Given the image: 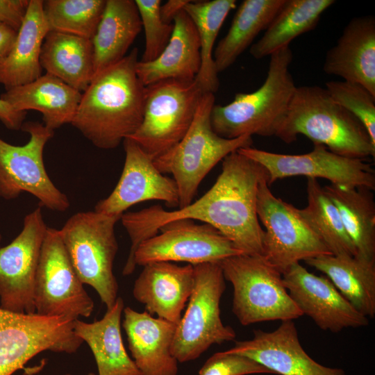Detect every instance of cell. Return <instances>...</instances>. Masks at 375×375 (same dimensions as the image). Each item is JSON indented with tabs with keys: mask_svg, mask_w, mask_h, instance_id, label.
I'll return each mask as SVG.
<instances>
[{
	"mask_svg": "<svg viewBox=\"0 0 375 375\" xmlns=\"http://www.w3.org/2000/svg\"><path fill=\"white\" fill-rule=\"evenodd\" d=\"M250 213L251 201L239 172L233 162L225 159L214 185L188 206L170 211L156 205L122 215L120 220L131 242L122 274L128 276L134 272V254L141 243L157 235L167 224L177 220H199L208 224L242 251L250 242Z\"/></svg>",
	"mask_w": 375,
	"mask_h": 375,
	"instance_id": "obj_1",
	"label": "cell"
},
{
	"mask_svg": "<svg viewBox=\"0 0 375 375\" xmlns=\"http://www.w3.org/2000/svg\"><path fill=\"white\" fill-rule=\"evenodd\" d=\"M138 49L95 74L82 92L71 124L95 147H117L140 126L144 106V88L135 67Z\"/></svg>",
	"mask_w": 375,
	"mask_h": 375,
	"instance_id": "obj_2",
	"label": "cell"
},
{
	"mask_svg": "<svg viewBox=\"0 0 375 375\" xmlns=\"http://www.w3.org/2000/svg\"><path fill=\"white\" fill-rule=\"evenodd\" d=\"M299 135L342 156H375V146L362 124L319 85L296 87L274 135L290 144Z\"/></svg>",
	"mask_w": 375,
	"mask_h": 375,
	"instance_id": "obj_3",
	"label": "cell"
},
{
	"mask_svg": "<svg viewBox=\"0 0 375 375\" xmlns=\"http://www.w3.org/2000/svg\"><path fill=\"white\" fill-rule=\"evenodd\" d=\"M292 60L290 47L277 51L270 56L266 78L258 89L238 92L226 105L215 103L210 123L215 133L226 139L274 135L297 87L289 70Z\"/></svg>",
	"mask_w": 375,
	"mask_h": 375,
	"instance_id": "obj_4",
	"label": "cell"
},
{
	"mask_svg": "<svg viewBox=\"0 0 375 375\" xmlns=\"http://www.w3.org/2000/svg\"><path fill=\"white\" fill-rule=\"evenodd\" d=\"M215 101L214 94L204 92L184 137L153 160L162 174H172L178 192V208L192 202L201 182L219 161L253 143L252 136L249 135L226 139L215 133L210 123Z\"/></svg>",
	"mask_w": 375,
	"mask_h": 375,
	"instance_id": "obj_5",
	"label": "cell"
},
{
	"mask_svg": "<svg viewBox=\"0 0 375 375\" xmlns=\"http://www.w3.org/2000/svg\"><path fill=\"white\" fill-rule=\"evenodd\" d=\"M219 263L225 280L233 285L232 311L242 325L303 316L284 285L282 274L264 256L240 254Z\"/></svg>",
	"mask_w": 375,
	"mask_h": 375,
	"instance_id": "obj_6",
	"label": "cell"
},
{
	"mask_svg": "<svg viewBox=\"0 0 375 375\" xmlns=\"http://www.w3.org/2000/svg\"><path fill=\"white\" fill-rule=\"evenodd\" d=\"M120 218L94 210L79 212L59 230L78 278L96 290L107 310L117 298L113 263L118 250L115 226Z\"/></svg>",
	"mask_w": 375,
	"mask_h": 375,
	"instance_id": "obj_7",
	"label": "cell"
},
{
	"mask_svg": "<svg viewBox=\"0 0 375 375\" xmlns=\"http://www.w3.org/2000/svg\"><path fill=\"white\" fill-rule=\"evenodd\" d=\"M193 266V290L170 349L178 362L194 360L212 344L233 340L236 335L221 319L219 304L226 284L219 263Z\"/></svg>",
	"mask_w": 375,
	"mask_h": 375,
	"instance_id": "obj_8",
	"label": "cell"
},
{
	"mask_svg": "<svg viewBox=\"0 0 375 375\" xmlns=\"http://www.w3.org/2000/svg\"><path fill=\"white\" fill-rule=\"evenodd\" d=\"M144 87L143 119L129 138L154 160L184 137L204 92L195 79H165Z\"/></svg>",
	"mask_w": 375,
	"mask_h": 375,
	"instance_id": "obj_9",
	"label": "cell"
},
{
	"mask_svg": "<svg viewBox=\"0 0 375 375\" xmlns=\"http://www.w3.org/2000/svg\"><path fill=\"white\" fill-rule=\"evenodd\" d=\"M257 214L265 228L262 256L282 274L301 260L332 254L299 209L274 196L267 176L258 187Z\"/></svg>",
	"mask_w": 375,
	"mask_h": 375,
	"instance_id": "obj_10",
	"label": "cell"
},
{
	"mask_svg": "<svg viewBox=\"0 0 375 375\" xmlns=\"http://www.w3.org/2000/svg\"><path fill=\"white\" fill-rule=\"evenodd\" d=\"M29 134L28 142L15 146L0 138V197L16 199L26 192L36 197L41 206L63 212L69 199L50 179L43 160V151L54 131L38 122H24L22 128Z\"/></svg>",
	"mask_w": 375,
	"mask_h": 375,
	"instance_id": "obj_11",
	"label": "cell"
},
{
	"mask_svg": "<svg viewBox=\"0 0 375 375\" xmlns=\"http://www.w3.org/2000/svg\"><path fill=\"white\" fill-rule=\"evenodd\" d=\"M35 312L72 321L89 317L94 301L84 289L59 230L48 227L41 248L34 285Z\"/></svg>",
	"mask_w": 375,
	"mask_h": 375,
	"instance_id": "obj_12",
	"label": "cell"
},
{
	"mask_svg": "<svg viewBox=\"0 0 375 375\" xmlns=\"http://www.w3.org/2000/svg\"><path fill=\"white\" fill-rule=\"evenodd\" d=\"M74 321L36 313H17L0 307V375H12L44 351L75 353L83 341Z\"/></svg>",
	"mask_w": 375,
	"mask_h": 375,
	"instance_id": "obj_13",
	"label": "cell"
},
{
	"mask_svg": "<svg viewBox=\"0 0 375 375\" xmlns=\"http://www.w3.org/2000/svg\"><path fill=\"white\" fill-rule=\"evenodd\" d=\"M238 152L262 165L270 185L276 180L297 176L322 178L331 183L347 188L375 189V174L371 164L365 160L338 155L322 144H314L312 151L300 155L272 153L251 147Z\"/></svg>",
	"mask_w": 375,
	"mask_h": 375,
	"instance_id": "obj_14",
	"label": "cell"
},
{
	"mask_svg": "<svg viewBox=\"0 0 375 375\" xmlns=\"http://www.w3.org/2000/svg\"><path fill=\"white\" fill-rule=\"evenodd\" d=\"M160 234L144 241L134 254L135 266L154 262H186L192 265L219 262L244 254L215 227L183 219L162 226Z\"/></svg>",
	"mask_w": 375,
	"mask_h": 375,
	"instance_id": "obj_15",
	"label": "cell"
},
{
	"mask_svg": "<svg viewBox=\"0 0 375 375\" xmlns=\"http://www.w3.org/2000/svg\"><path fill=\"white\" fill-rule=\"evenodd\" d=\"M48 226L41 208L26 215L19 234L0 248V307L33 314L34 285L43 240Z\"/></svg>",
	"mask_w": 375,
	"mask_h": 375,
	"instance_id": "obj_16",
	"label": "cell"
},
{
	"mask_svg": "<svg viewBox=\"0 0 375 375\" xmlns=\"http://www.w3.org/2000/svg\"><path fill=\"white\" fill-rule=\"evenodd\" d=\"M123 144L125 160L121 176L110 195L96 204L94 211L121 217L132 206L149 200L178 206L174 180L163 176L154 165L153 158L133 140L127 138Z\"/></svg>",
	"mask_w": 375,
	"mask_h": 375,
	"instance_id": "obj_17",
	"label": "cell"
},
{
	"mask_svg": "<svg viewBox=\"0 0 375 375\" xmlns=\"http://www.w3.org/2000/svg\"><path fill=\"white\" fill-rule=\"evenodd\" d=\"M282 275L303 315L310 317L321 329L338 333L368 325V318L353 307L326 276L315 275L300 263L294 264Z\"/></svg>",
	"mask_w": 375,
	"mask_h": 375,
	"instance_id": "obj_18",
	"label": "cell"
},
{
	"mask_svg": "<svg viewBox=\"0 0 375 375\" xmlns=\"http://www.w3.org/2000/svg\"><path fill=\"white\" fill-rule=\"evenodd\" d=\"M226 352L245 356L280 375H345L341 368L324 366L302 347L293 320L282 321L273 331H253L251 339L237 341Z\"/></svg>",
	"mask_w": 375,
	"mask_h": 375,
	"instance_id": "obj_19",
	"label": "cell"
},
{
	"mask_svg": "<svg viewBox=\"0 0 375 375\" xmlns=\"http://www.w3.org/2000/svg\"><path fill=\"white\" fill-rule=\"evenodd\" d=\"M133 294L150 315L178 324L194 283V266L154 262L143 266Z\"/></svg>",
	"mask_w": 375,
	"mask_h": 375,
	"instance_id": "obj_20",
	"label": "cell"
},
{
	"mask_svg": "<svg viewBox=\"0 0 375 375\" xmlns=\"http://www.w3.org/2000/svg\"><path fill=\"white\" fill-rule=\"evenodd\" d=\"M323 70L358 83L375 96V17L352 18L326 53Z\"/></svg>",
	"mask_w": 375,
	"mask_h": 375,
	"instance_id": "obj_21",
	"label": "cell"
},
{
	"mask_svg": "<svg viewBox=\"0 0 375 375\" xmlns=\"http://www.w3.org/2000/svg\"><path fill=\"white\" fill-rule=\"evenodd\" d=\"M123 312L128 349L141 374L176 375L178 361L170 349L177 324L130 307Z\"/></svg>",
	"mask_w": 375,
	"mask_h": 375,
	"instance_id": "obj_22",
	"label": "cell"
},
{
	"mask_svg": "<svg viewBox=\"0 0 375 375\" xmlns=\"http://www.w3.org/2000/svg\"><path fill=\"white\" fill-rule=\"evenodd\" d=\"M170 40L154 60H138L135 71L144 86L165 79L192 81L201 67L200 42L196 27L184 9L174 17Z\"/></svg>",
	"mask_w": 375,
	"mask_h": 375,
	"instance_id": "obj_23",
	"label": "cell"
},
{
	"mask_svg": "<svg viewBox=\"0 0 375 375\" xmlns=\"http://www.w3.org/2000/svg\"><path fill=\"white\" fill-rule=\"evenodd\" d=\"M81 95V92L46 73L31 83L6 90L0 98L16 110L40 112L44 125L54 131L72 123Z\"/></svg>",
	"mask_w": 375,
	"mask_h": 375,
	"instance_id": "obj_24",
	"label": "cell"
},
{
	"mask_svg": "<svg viewBox=\"0 0 375 375\" xmlns=\"http://www.w3.org/2000/svg\"><path fill=\"white\" fill-rule=\"evenodd\" d=\"M49 31L43 1L30 0L12 48L0 63V84L6 90L31 83L42 75L40 54Z\"/></svg>",
	"mask_w": 375,
	"mask_h": 375,
	"instance_id": "obj_25",
	"label": "cell"
},
{
	"mask_svg": "<svg viewBox=\"0 0 375 375\" xmlns=\"http://www.w3.org/2000/svg\"><path fill=\"white\" fill-rule=\"evenodd\" d=\"M124 301L117 297L114 306L99 320L87 323L75 319L74 333L90 347L99 375H142L128 355L121 333Z\"/></svg>",
	"mask_w": 375,
	"mask_h": 375,
	"instance_id": "obj_26",
	"label": "cell"
},
{
	"mask_svg": "<svg viewBox=\"0 0 375 375\" xmlns=\"http://www.w3.org/2000/svg\"><path fill=\"white\" fill-rule=\"evenodd\" d=\"M305 263L324 273L340 293L364 316L375 315V260L357 256L323 255Z\"/></svg>",
	"mask_w": 375,
	"mask_h": 375,
	"instance_id": "obj_27",
	"label": "cell"
},
{
	"mask_svg": "<svg viewBox=\"0 0 375 375\" xmlns=\"http://www.w3.org/2000/svg\"><path fill=\"white\" fill-rule=\"evenodd\" d=\"M142 30L133 0H106L92 39L94 75L122 60Z\"/></svg>",
	"mask_w": 375,
	"mask_h": 375,
	"instance_id": "obj_28",
	"label": "cell"
},
{
	"mask_svg": "<svg viewBox=\"0 0 375 375\" xmlns=\"http://www.w3.org/2000/svg\"><path fill=\"white\" fill-rule=\"evenodd\" d=\"M40 65L46 73L83 92L94 76L92 40L49 31L42 46Z\"/></svg>",
	"mask_w": 375,
	"mask_h": 375,
	"instance_id": "obj_29",
	"label": "cell"
},
{
	"mask_svg": "<svg viewBox=\"0 0 375 375\" xmlns=\"http://www.w3.org/2000/svg\"><path fill=\"white\" fill-rule=\"evenodd\" d=\"M334 0H285L261 38L251 46L256 59L271 56L289 47L298 36L316 28L322 14Z\"/></svg>",
	"mask_w": 375,
	"mask_h": 375,
	"instance_id": "obj_30",
	"label": "cell"
},
{
	"mask_svg": "<svg viewBox=\"0 0 375 375\" xmlns=\"http://www.w3.org/2000/svg\"><path fill=\"white\" fill-rule=\"evenodd\" d=\"M324 188L339 212L356 256L375 260V202L372 190L333 184Z\"/></svg>",
	"mask_w": 375,
	"mask_h": 375,
	"instance_id": "obj_31",
	"label": "cell"
},
{
	"mask_svg": "<svg viewBox=\"0 0 375 375\" xmlns=\"http://www.w3.org/2000/svg\"><path fill=\"white\" fill-rule=\"evenodd\" d=\"M285 0H244L239 6L226 35L218 42L213 56L217 72L230 67L265 31Z\"/></svg>",
	"mask_w": 375,
	"mask_h": 375,
	"instance_id": "obj_32",
	"label": "cell"
},
{
	"mask_svg": "<svg viewBox=\"0 0 375 375\" xmlns=\"http://www.w3.org/2000/svg\"><path fill=\"white\" fill-rule=\"evenodd\" d=\"M235 7V0L190 1L184 7L199 38L201 63L195 80L204 92L215 94L219 88L212 50L225 19Z\"/></svg>",
	"mask_w": 375,
	"mask_h": 375,
	"instance_id": "obj_33",
	"label": "cell"
},
{
	"mask_svg": "<svg viewBox=\"0 0 375 375\" xmlns=\"http://www.w3.org/2000/svg\"><path fill=\"white\" fill-rule=\"evenodd\" d=\"M308 204L299 209L333 255L356 256L339 212L316 178H307Z\"/></svg>",
	"mask_w": 375,
	"mask_h": 375,
	"instance_id": "obj_34",
	"label": "cell"
},
{
	"mask_svg": "<svg viewBox=\"0 0 375 375\" xmlns=\"http://www.w3.org/2000/svg\"><path fill=\"white\" fill-rule=\"evenodd\" d=\"M106 0H47L43 10L49 31L92 40Z\"/></svg>",
	"mask_w": 375,
	"mask_h": 375,
	"instance_id": "obj_35",
	"label": "cell"
},
{
	"mask_svg": "<svg viewBox=\"0 0 375 375\" xmlns=\"http://www.w3.org/2000/svg\"><path fill=\"white\" fill-rule=\"evenodd\" d=\"M325 85L331 98L362 124L375 146V96L353 82L330 81Z\"/></svg>",
	"mask_w": 375,
	"mask_h": 375,
	"instance_id": "obj_36",
	"label": "cell"
},
{
	"mask_svg": "<svg viewBox=\"0 0 375 375\" xmlns=\"http://www.w3.org/2000/svg\"><path fill=\"white\" fill-rule=\"evenodd\" d=\"M145 34V49L141 62L154 60L162 52L172 36L174 24L160 16V0H135Z\"/></svg>",
	"mask_w": 375,
	"mask_h": 375,
	"instance_id": "obj_37",
	"label": "cell"
},
{
	"mask_svg": "<svg viewBox=\"0 0 375 375\" xmlns=\"http://www.w3.org/2000/svg\"><path fill=\"white\" fill-rule=\"evenodd\" d=\"M272 374L251 358L243 355L217 352L210 356L199 372V375H248Z\"/></svg>",
	"mask_w": 375,
	"mask_h": 375,
	"instance_id": "obj_38",
	"label": "cell"
},
{
	"mask_svg": "<svg viewBox=\"0 0 375 375\" xmlns=\"http://www.w3.org/2000/svg\"><path fill=\"white\" fill-rule=\"evenodd\" d=\"M30 0H0V23L16 31L25 17Z\"/></svg>",
	"mask_w": 375,
	"mask_h": 375,
	"instance_id": "obj_39",
	"label": "cell"
},
{
	"mask_svg": "<svg viewBox=\"0 0 375 375\" xmlns=\"http://www.w3.org/2000/svg\"><path fill=\"white\" fill-rule=\"evenodd\" d=\"M27 112L15 110L0 98V122L8 129L19 131L24 122Z\"/></svg>",
	"mask_w": 375,
	"mask_h": 375,
	"instance_id": "obj_40",
	"label": "cell"
},
{
	"mask_svg": "<svg viewBox=\"0 0 375 375\" xmlns=\"http://www.w3.org/2000/svg\"><path fill=\"white\" fill-rule=\"evenodd\" d=\"M17 35L13 28L0 24V63L10 53Z\"/></svg>",
	"mask_w": 375,
	"mask_h": 375,
	"instance_id": "obj_41",
	"label": "cell"
},
{
	"mask_svg": "<svg viewBox=\"0 0 375 375\" xmlns=\"http://www.w3.org/2000/svg\"><path fill=\"white\" fill-rule=\"evenodd\" d=\"M189 0H169L160 6L162 20L167 24H173L176 15L184 9Z\"/></svg>",
	"mask_w": 375,
	"mask_h": 375,
	"instance_id": "obj_42",
	"label": "cell"
},
{
	"mask_svg": "<svg viewBox=\"0 0 375 375\" xmlns=\"http://www.w3.org/2000/svg\"><path fill=\"white\" fill-rule=\"evenodd\" d=\"M87 375H95V374L92 373V372H90L88 373Z\"/></svg>",
	"mask_w": 375,
	"mask_h": 375,
	"instance_id": "obj_43",
	"label": "cell"
},
{
	"mask_svg": "<svg viewBox=\"0 0 375 375\" xmlns=\"http://www.w3.org/2000/svg\"><path fill=\"white\" fill-rule=\"evenodd\" d=\"M65 375H72V374H65Z\"/></svg>",
	"mask_w": 375,
	"mask_h": 375,
	"instance_id": "obj_44",
	"label": "cell"
},
{
	"mask_svg": "<svg viewBox=\"0 0 375 375\" xmlns=\"http://www.w3.org/2000/svg\"><path fill=\"white\" fill-rule=\"evenodd\" d=\"M1 234H0V241H1Z\"/></svg>",
	"mask_w": 375,
	"mask_h": 375,
	"instance_id": "obj_45",
	"label": "cell"
},
{
	"mask_svg": "<svg viewBox=\"0 0 375 375\" xmlns=\"http://www.w3.org/2000/svg\"><path fill=\"white\" fill-rule=\"evenodd\" d=\"M1 24V23H0Z\"/></svg>",
	"mask_w": 375,
	"mask_h": 375,
	"instance_id": "obj_46",
	"label": "cell"
}]
</instances>
